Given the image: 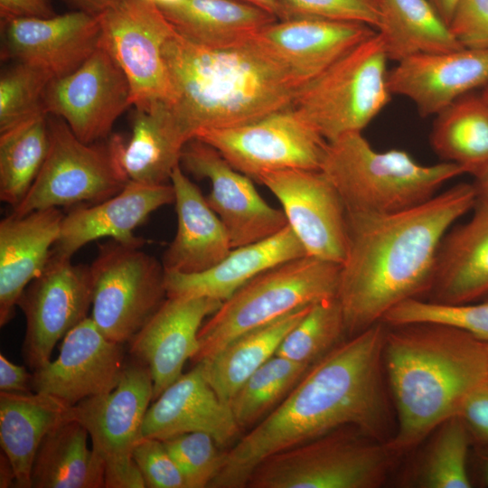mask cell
Returning <instances> with one entry per match:
<instances>
[{"mask_svg":"<svg viewBox=\"0 0 488 488\" xmlns=\"http://www.w3.org/2000/svg\"><path fill=\"white\" fill-rule=\"evenodd\" d=\"M174 202L171 183L146 185L129 181L116 195L64 215L52 254L71 258L89 242L103 238L141 248L145 239L135 235L136 229L155 211Z\"/></svg>","mask_w":488,"mask_h":488,"instance_id":"cell-22","label":"cell"},{"mask_svg":"<svg viewBox=\"0 0 488 488\" xmlns=\"http://www.w3.org/2000/svg\"><path fill=\"white\" fill-rule=\"evenodd\" d=\"M73 418L72 408L43 393L0 391V446L11 463L15 487H31L35 454L44 436Z\"/></svg>","mask_w":488,"mask_h":488,"instance_id":"cell-30","label":"cell"},{"mask_svg":"<svg viewBox=\"0 0 488 488\" xmlns=\"http://www.w3.org/2000/svg\"><path fill=\"white\" fill-rule=\"evenodd\" d=\"M157 5L178 33L213 49L247 42L278 20L267 11L238 0H179Z\"/></svg>","mask_w":488,"mask_h":488,"instance_id":"cell-31","label":"cell"},{"mask_svg":"<svg viewBox=\"0 0 488 488\" xmlns=\"http://www.w3.org/2000/svg\"><path fill=\"white\" fill-rule=\"evenodd\" d=\"M180 165L211 182L206 201L222 222L232 249L269 238L288 225L284 211L270 206L253 180L232 167L211 145L191 139L183 148Z\"/></svg>","mask_w":488,"mask_h":488,"instance_id":"cell-17","label":"cell"},{"mask_svg":"<svg viewBox=\"0 0 488 488\" xmlns=\"http://www.w3.org/2000/svg\"><path fill=\"white\" fill-rule=\"evenodd\" d=\"M392 95L408 99L422 117L436 116L474 89L488 85V48L419 54L389 70Z\"/></svg>","mask_w":488,"mask_h":488,"instance_id":"cell-21","label":"cell"},{"mask_svg":"<svg viewBox=\"0 0 488 488\" xmlns=\"http://www.w3.org/2000/svg\"><path fill=\"white\" fill-rule=\"evenodd\" d=\"M312 305L249 331L199 361L208 383L221 399L230 404L243 383L276 354L284 338Z\"/></svg>","mask_w":488,"mask_h":488,"instance_id":"cell-34","label":"cell"},{"mask_svg":"<svg viewBox=\"0 0 488 488\" xmlns=\"http://www.w3.org/2000/svg\"><path fill=\"white\" fill-rule=\"evenodd\" d=\"M485 344H486V348H487V352H488V343H485Z\"/></svg>","mask_w":488,"mask_h":488,"instance_id":"cell-56","label":"cell"},{"mask_svg":"<svg viewBox=\"0 0 488 488\" xmlns=\"http://www.w3.org/2000/svg\"><path fill=\"white\" fill-rule=\"evenodd\" d=\"M187 142L166 102L135 107L131 136L127 141L119 137V161L129 181L167 184Z\"/></svg>","mask_w":488,"mask_h":488,"instance_id":"cell-29","label":"cell"},{"mask_svg":"<svg viewBox=\"0 0 488 488\" xmlns=\"http://www.w3.org/2000/svg\"><path fill=\"white\" fill-rule=\"evenodd\" d=\"M477 200L474 183H461L404 211L347 213L336 295L347 338L381 322L399 304L428 294L445 235Z\"/></svg>","mask_w":488,"mask_h":488,"instance_id":"cell-2","label":"cell"},{"mask_svg":"<svg viewBox=\"0 0 488 488\" xmlns=\"http://www.w3.org/2000/svg\"><path fill=\"white\" fill-rule=\"evenodd\" d=\"M1 59L34 66L52 79L74 71L100 47L99 15L81 10L1 19Z\"/></svg>","mask_w":488,"mask_h":488,"instance_id":"cell-19","label":"cell"},{"mask_svg":"<svg viewBox=\"0 0 488 488\" xmlns=\"http://www.w3.org/2000/svg\"><path fill=\"white\" fill-rule=\"evenodd\" d=\"M449 24L458 0H428Z\"/></svg>","mask_w":488,"mask_h":488,"instance_id":"cell-54","label":"cell"},{"mask_svg":"<svg viewBox=\"0 0 488 488\" xmlns=\"http://www.w3.org/2000/svg\"><path fill=\"white\" fill-rule=\"evenodd\" d=\"M33 374L26 367L10 361L0 354V391L30 393Z\"/></svg>","mask_w":488,"mask_h":488,"instance_id":"cell-48","label":"cell"},{"mask_svg":"<svg viewBox=\"0 0 488 488\" xmlns=\"http://www.w3.org/2000/svg\"><path fill=\"white\" fill-rule=\"evenodd\" d=\"M320 170L337 190L347 213H392L418 206L449 180L466 174L443 162L417 163L406 151L375 150L361 132L327 143Z\"/></svg>","mask_w":488,"mask_h":488,"instance_id":"cell-5","label":"cell"},{"mask_svg":"<svg viewBox=\"0 0 488 488\" xmlns=\"http://www.w3.org/2000/svg\"><path fill=\"white\" fill-rule=\"evenodd\" d=\"M389 326L383 361L396 430L388 445L401 455L459 415L470 393L488 379V352L485 343L447 324Z\"/></svg>","mask_w":488,"mask_h":488,"instance_id":"cell-4","label":"cell"},{"mask_svg":"<svg viewBox=\"0 0 488 488\" xmlns=\"http://www.w3.org/2000/svg\"><path fill=\"white\" fill-rule=\"evenodd\" d=\"M132 455L145 487L186 488L179 467L162 440L142 437L135 446Z\"/></svg>","mask_w":488,"mask_h":488,"instance_id":"cell-44","label":"cell"},{"mask_svg":"<svg viewBox=\"0 0 488 488\" xmlns=\"http://www.w3.org/2000/svg\"><path fill=\"white\" fill-rule=\"evenodd\" d=\"M124 345L108 339L89 316L63 337L56 360L33 371L32 391L50 395L70 408L108 393L123 374Z\"/></svg>","mask_w":488,"mask_h":488,"instance_id":"cell-18","label":"cell"},{"mask_svg":"<svg viewBox=\"0 0 488 488\" xmlns=\"http://www.w3.org/2000/svg\"><path fill=\"white\" fill-rule=\"evenodd\" d=\"M430 142L445 161L474 174L488 165V105L465 95L436 115Z\"/></svg>","mask_w":488,"mask_h":488,"instance_id":"cell-35","label":"cell"},{"mask_svg":"<svg viewBox=\"0 0 488 488\" xmlns=\"http://www.w3.org/2000/svg\"><path fill=\"white\" fill-rule=\"evenodd\" d=\"M194 138L256 182L267 172L320 169L328 143L292 106L239 127L202 130Z\"/></svg>","mask_w":488,"mask_h":488,"instance_id":"cell-12","label":"cell"},{"mask_svg":"<svg viewBox=\"0 0 488 488\" xmlns=\"http://www.w3.org/2000/svg\"><path fill=\"white\" fill-rule=\"evenodd\" d=\"M88 431L74 418L52 429L35 454L32 488H104L105 467L87 445Z\"/></svg>","mask_w":488,"mask_h":488,"instance_id":"cell-32","label":"cell"},{"mask_svg":"<svg viewBox=\"0 0 488 488\" xmlns=\"http://www.w3.org/2000/svg\"><path fill=\"white\" fill-rule=\"evenodd\" d=\"M340 264L305 256L278 264L252 278L202 324L195 363L239 335L291 312L336 297Z\"/></svg>","mask_w":488,"mask_h":488,"instance_id":"cell-6","label":"cell"},{"mask_svg":"<svg viewBox=\"0 0 488 488\" xmlns=\"http://www.w3.org/2000/svg\"><path fill=\"white\" fill-rule=\"evenodd\" d=\"M150 1H153V2H155V0H150Z\"/></svg>","mask_w":488,"mask_h":488,"instance_id":"cell-57","label":"cell"},{"mask_svg":"<svg viewBox=\"0 0 488 488\" xmlns=\"http://www.w3.org/2000/svg\"><path fill=\"white\" fill-rule=\"evenodd\" d=\"M388 61L376 31L301 88L292 107L327 142L361 132L390 100Z\"/></svg>","mask_w":488,"mask_h":488,"instance_id":"cell-8","label":"cell"},{"mask_svg":"<svg viewBox=\"0 0 488 488\" xmlns=\"http://www.w3.org/2000/svg\"><path fill=\"white\" fill-rule=\"evenodd\" d=\"M399 455L346 425L275 453L254 468L248 488H378Z\"/></svg>","mask_w":488,"mask_h":488,"instance_id":"cell-7","label":"cell"},{"mask_svg":"<svg viewBox=\"0 0 488 488\" xmlns=\"http://www.w3.org/2000/svg\"><path fill=\"white\" fill-rule=\"evenodd\" d=\"M92 293L89 266L51 255L17 303L26 320L23 356L31 370L49 362L56 343L89 317Z\"/></svg>","mask_w":488,"mask_h":488,"instance_id":"cell-14","label":"cell"},{"mask_svg":"<svg viewBox=\"0 0 488 488\" xmlns=\"http://www.w3.org/2000/svg\"><path fill=\"white\" fill-rule=\"evenodd\" d=\"M473 210L471 218L452 226L440 244L429 301L488 300V203L477 200Z\"/></svg>","mask_w":488,"mask_h":488,"instance_id":"cell-27","label":"cell"},{"mask_svg":"<svg viewBox=\"0 0 488 488\" xmlns=\"http://www.w3.org/2000/svg\"><path fill=\"white\" fill-rule=\"evenodd\" d=\"M254 6L276 16L278 20L285 19V13L280 0H238Z\"/></svg>","mask_w":488,"mask_h":488,"instance_id":"cell-51","label":"cell"},{"mask_svg":"<svg viewBox=\"0 0 488 488\" xmlns=\"http://www.w3.org/2000/svg\"><path fill=\"white\" fill-rule=\"evenodd\" d=\"M191 432L211 435L221 448L236 443L241 432L230 404L208 383L200 362L154 400L142 426L143 437L162 441Z\"/></svg>","mask_w":488,"mask_h":488,"instance_id":"cell-24","label":"cell"},{"mask_svg":"<svg viewBox=\"0 0 488 488\" xmlns=\"http://www.w3.org/2000/svg\"><path fill=\"white\" fill-rule=\"evenodd\" d=\"M347 338L342 306L336 297L314 304L286 334L276 355L314 365Z\"/></svg>","mask_w":488,"mask_h":488,"instance_id":"cell-39","label":"cell"},{"mask_svg":"<svg viewBox=\"0 0 488 488\" xmlns=\"http://www.w3.org/2000/svg\"><path fill=\"white\" fill-rule=\"evenodd\" d=\"M50 148L43 165L22 202L17 216L31 211L103 202L129 182L118 157L119 135L87 144L64 120L48 117Z\"/></svg>","mask_w":488,"mask_h":488,"instance_id":"cell-9","label":"cell"},{"mask_svg":"<svg viewBox=\"0 0 488 488\" xmlns=\"http://www.w3.org/2000/svg\"><path fill=\"white\" fill-rule=\"evenodd\" d=\"M305 256L304 246L287 225L269 238L232 249L221 262L201 273L165 271L167 297H210L224 302L260 273Z\"/></svg>","mask_w":488,"mask_h":488,"instance_id":"cell-26","label":"cell"},{"mask_svg":"<svg viewBox=\"0 0 488 488\" xmlns=\"http://www.w3.org/2000/svg\"><path fill=\"white\" fill-rule=\"evenodd\" d=\"M64 214L47 208L0 221V325L14 316L26 286L45 269Z\"/></svg>","mask_w":488,"mask_h":488,"instance_id":"cell-25","label":"cell"},{"mask_svg":"<svg viewBox=\"0 0 488 488\" xmlns=\"http://www.w3.org/2000/svg\"><path fill=\"white\" fill-rule=\"evenodd\" d=\"M221 304L210 297H167L128 343L130 356L150 371L153 400L182 376L185 362L199 351L198 333L204 319Z\"/></svg>","mask_w":488,"mask_h":488,"instance_id":"cell-20","label":"cell"},{"mask_svg":"<svg viewBox=\"0 0 488 488\" xmlns=\"http://www.w3.org/2000/svg\"><path fill=\"white\" fill-rule=\"evenodd\" d=\"M55 14L49 0H0L1 19L42 18Z\"/></svg>","mask_w":488,"mask_h":488,"instance_id":"cell-47","label":"cell"},{"mask_svg":"<svg viewBox=\"0 0 488 488\" xmlns=\"http://www.w3.org/2000/svg\"><path fill=\"white\" fill-rule=\"evenodd\" d=\"M50 148L48 115L39 114L0 132V200L18 206L31 189Z\"/></svg>","mask_w":488,"mask_h":488,"instance_id":"cell-36","label":"cell"},{"mask_svg":"<svg viewBox=\"0 0 488 488\" xmlns=\"http://www.w3.org/2000/svg\"><path fill=\"white\" fill-rule=\"evenodd\" d=\"M450 29L465 48H488V0H458Z\"/></svg>","mask_w":488,"mask_h":488,"instance_id":"cell-45","label":"cell"},{"mask_svg":"<svg viewBox=\"0 0 488 488\" xmlns=\"http://www.w3.org/2000/svg\"><path fill=\"white\" fill-rule=\"evenodd\" d=\"M129 106V82L101 46L77 70L52 79L44 94L46 114L64 120L87 144L107 139Z\"/></svg>","mask_w":488,"mask_h":488,"instance_id":"cell-15","label":"cell"},{"mask_svg":"<svg viewBox=\"0 0 488 488\" xmlns=\"http://www.w3.org/2000/svg\"><path fill=\"white\" fill-rule=\"evenodd\" d=\"M474 176L478 200L488 203V165L476 172Z\"/></svg>","mask_w":488,"mask_h":488,"instance_id":"cell-53","label":"cell"},{"mask_svg":"<svg viewBox=\"0 0 488 488\" xmlns=\"http://www.w3.org/2000/svg\"><path fill=\"white\" fill-rule=\"evenodd\" d=\"M381 322L388 325L420 322L444 324L488 343V300L450 305L408 299L390 309Z\"/></svg>","mask_w":488,"mask_h":488,"instance_id":"cell-40","label":"cell"},{"mask_svg":"<svg viewBox=\"0 0 488 488\" xmlns=\"http://www.w3.org/2000/svg\"><path fill=\"white\" fill-rule=\"evenodd\" d=\"M131 358L113 390L72 407L73 418L86 427L92 449L104 464L105 488H145L132 454L143 437L154 386L148 367Z\"/></svg>","mask_w":488,"mask_h":488,"instance_id":"cell-11","label":"cell"},{"mask_svg":"<svg viewBox=\"0 0 488 488\" xmlns=\"http://www.w3.org/2000/svg\"><path fill=\"white\" fill-rule=\"evenodd\" d=\"M179 467L186 488L209 487L220 473L226 451L204 432H191L163 441Z\"/></svg>","mask_w":488,"mask_h":488,"instance_id":"cell-42","label":"cell"},{"mask_svg":"<svg viewBox=\"0 0 488 488\" xmlns=\"http://www.w3.org/2000/svg\"><path fill=\"white\" fill-rule=\"evenodd\" d=\"M164 60L173 89L166 103L187 141L202 130L239 127L291 107L304 87L254 37L213 49L174 31Z\"/></svg>","mask_w":488,"mask_h":488,"instance_id":"cell-3","label":"cell"},{"mask_svg":"<svg viewBox=\"0 0 488 488\" xmlns=\"http://www.w3.org/2000/svg\"><path fill=\"white\" fill-rule=\"evenodd\" d=\"M376 29L389 60L464 48L428 0H378Z\"/></svg>","mask_w":488,"mask_h":488,"instance_id":"cell-33","label":"cell"},{"mask_svg":"<svg viewBox=\"0 0 488 488\" xmlns=\"http://www.w3.org/2000/svg\"><path fill=\"white\" fill-rule=\"evenodd\" d=\"M52 80L45 71L23 62H16L2 73L0 132L39 114H46L44 94Z\"/></svg>","mask_w":488,"mask_h":488,"instance_id":"cell-41","label":"cell"},{"mask_svg":"<svg viewBox=\"0 0 488 488\" xmlns=\"http://www.w3.org/2000/svg\"><path fill=\"white\" fill-rule=\"evenodd\" d=\"M258 182L277 197L307 256L343 263L348 240L347 211L337 190L320 169L267 172Z\"/></svg>","mask_w":488,"mask_h":488,"instance_id":"cell-16","label":"cell"},{"mask_svg":"<svg viewBox=\"0 0 488 488\" xmlns=\"http://www.w3.org/2000/svg\"><path fill=\"white\" fill-rule=\"evenodd\" d=\"M310 368L276 354L258 368L230 402L241 430L251 429L268 416Z\"/></svg>","mask_w":488,"mask_h":488,"instance_id":"cell-38","label":"cell"},{"mask_svg":"<svg viewBox=\"0 0 488 488\" xmlns=\"http://www.w3.org/2000/svg\"><path fill=\"white\" fill-rule=\"evenodd\" d=\"M480 96L484 100V102L488 105V85L483 87V89L482 93L480 94Z\"/></svg>","mask_w":488,"mask_h":488,"instance_id":"cell-55","label":"cell"},{"mask_svg":"<svg viewBox=\"0 0 488 488\" xmlns=\"http://www.w3.org/2000/svg\"><path fill=\"white\" fill-rule=\"evenodd\" d=\"M473 446L488 447V379L467 397L459 413Z\"/></svg>","mask_w":488,"mask_h":488,"instance_id":"cell-46","label":"cell"},{"mask_svg":"<svg viewBox=\"0 0 488 488\" xmlns=\"http://www.w3.org/2000/svg\"><path fill=\"white\" fill-rule=\"evenodd\" d=\"M415 471L413 483L422 488H470L469 431L459 415L440 424Z\"/></svg>","mask_w":488,"mask_h":488,"instance_id":"cell-37","label":"cell"},{"mask_svg":"<svg viewBox=\"0 0 488 488\" xmlns=\"http://www.w3.org/2000/svg\"><path fill=\"white\" fill-rule=\"evenodd\" d=\"M285 19L313 16L366 23L377 29L378 0H280Z\"/></svg>","mask_w":488,"mask_h":488,"instance_id":"cell-43","label":"cell"},{"mask_svg":"<svg viewBox=\"0 0 488 488\" xmlns=\"http://www.w3.org/2000/svg\"><path fill=\"white\" fill-rule=\"evenodd\" d=\"M375 33L359 22L299 16L277 20L254 39L305 86Z\"/></svg>","mask_w":488,"mask_h":488,"instance_id":"cell-23","label":"cell"},{"mask_svg":"<svg viewBox=\"0 0 488 488\" xmlns=\"http://www.w3.org/2000/svg\"><path fill=\"white\" fill-rule=\"evenodd\" d=\"M474 456L481 483L488 487V447L474 446Z\"/></svg>","mask_w":488,"mask_h":488,"instance_id":"cell-50","label":"cell"},{"mask_svg":"<svg viewBox=\"0 0 488 488\" xmlns=\"http://www.w3.org/2000/svg\"><path fill=\"white\" fill-rule=\"evenodd\" d=\"M177 215L176 233L165 249V271L196 274L221 262L231 251L228 233L201 190L179 164L171 175Z\"/></svg>","mask_w":488,"mask_h":488,"instance_id":"cell-28","label":"cell"},{"mask_svg":"<svg viewBox=\"0 0 488 488\" xmlns=\"http://www.w3.org/2000/svg\"><path fill=\"white\" fill-rule=\"evenodd\" d=\"M89 267V317L108 339L128 343L167 298L162 261L111 239L99 247Z\"/></svg>","mask_w":488,"mask_h":488,"instance_id":"cell-10","label":"cell"},{"mask_svg":"<svg viewBox=\"0 0 488 488\" xmlns=\"http://www.w3.org/2000/svg\"><path fill=\"white\" fill-rule=\"evenodd\" d=\"M105 49L125 73L132 106L173 97L164 46L174 28L159 6L150 0H128L99 14Z\"/></svg>","mask_w":488,"mask_h":488,"instance_id":"cell-13","label":"cell"},{"mask_svg":"<svg viewBox=\"0 0 488 488\" xmlns=\"http://www.w3.org/2000/svg\"><path fill=\"white\" fill-rule=\"evenodd\" d=\"M16 479L11 463L2 452L0 456V487H15Z\"/></svg>","mask_w":488,"mask_h":488,"instance_id":"cell-52","label":"cell"},{"mask_svg":"<svg viewBox=\"0 0 488 488\" xmlns=\"http://www.w3.org/2000/svg\"><path fill=\"white\" fill-rule=\"evenodd\" d=\"M73 5L78 10H81L95 15H99L103 12L114 8L128 0H65Z\"/></svg>","mask_w":488,"mask_h":488,"instance_id":"cell-49","label":"cell"},{"mask_svg":"<svg viewBox=\"0 0 488 488\" xmlns=\"http://www.w3.org/2000/svg\"><path fill=\"white\" fill-rule=\"evenodd\" d=\"M382 322L344 339L307 371L287 397L226 451L209 488H246L264 458L352 425L388 443L396 420L387 383Z\"/></svg>","mask_w":488,"mask_h":488,"instance_id":"cell-1","label":"cell"}]
</instances>
